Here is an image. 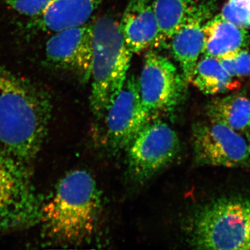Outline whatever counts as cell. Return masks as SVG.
<instances>
[{"instance_id":"11","label":"cell","mask_w":250,"mask_h":250,"mask_svg":"<svg viewBox=\"0 0 250 250\" xmlns=\"http://www.w3.org/2000/svg\"><path fill=\"white\" fill-rule=\"evenodd\" d=\"M208 10L197 5L191 16L171 39L170 47L174 59L178 62L182 75L190 83L194 70L200 60L204 44V24Z\"/></svg>"},{"instance_id":"3","label":"cell","mask_w":250,"mask_h":250,"mask_svg":"<svg viewBox=\"0 0 250 250\" xmlns=\"http://www.w3.org/2000/svg\"><path fill=\"white\" fill-rule=\"evenodd\" d=\"M133 54L125 44L119 22L103 16L93 24L90 107L103 119L121 91Z\"/></svg>"},{"instance_id":"17","label":"cell","mask_w":250,"mask_h":250,"mask_svg":"<svg viewBox=\"0 0 250 250\" xmlns=\"http://www.w3.org/2000/svg\"><path fill=\"white\" fill-rule=\"evenodd\" d=\"M27 197L22 177L14 167L0 160V224L22 208Z\"/></svg>"},{"instance_id":"19","label":"cell","mask_w":250,"mask_h":250,"mask_svg":"<svg viewBox=\"0 0 250 250\" xmlns=\"http://www.w3.org/2000/svg\"><path fill=\"white\" fill-rule=\"evenodd\" d=\"M51 0H5L11 9L22 15L36 20L40 18L47 9Z\"/></svg>"},{"instance_id":"18","label":"cell","mask_w":250,"mask_h":250,"mask_svg":"<svg viewBox=\"0 0 250 250\" xmlns=\"http://www.w3.org/2000/svg\"><path fill=\"white\" fill-rule=\"evenodd\" d=\"M220 16L244 29H250V0H228Z\"/></svg>"},{"instance_id":"15","label":"cell","mask_w":250,"mask_h":250,"mask_svg":"<svg viewBox=\"0 0 250 250\" xmlns=\"http://www.w3.org/2000/svg\"><path fill=\"white\" fill-rule=\"evenodd\" d=\"M159 27L161 46L170 44L172 38L196 9L194 0H152Z\"/></svg>"},{"instance_id":"12","label":"cell","mask_w":250,"mask_h":250,"mask_svg":"<svg viewBox=\"0 0 250 250\" xmlns=\"http://www.w3.org/2000/svg\"><path fill=\"white\" fill-rule=\"evenodd\" d=\"M202 54L218 59H233L246 49L249 42L248 31L230 22L220 14L204 24Z\"/></svg>"},{"instance_id":"21","label":"cell","mask_w":250,"mask_h":250,"mask_svg":"<svg viewBox=\"0 0 250 250\" xmlns=\"http://www.w3.org/2000/svg\"><path fill=\"white\" fill-rule=\"evenodd\" d=\"M245 134H246V139L248 141V144L250 147V123L249 126H248V129L245 131Z\"/></svg>"},{"instance_id":"9","label":"cell","mask_w":250,"mask_h":250,"mask_svg":"<svg viewBox=\"0 0 250 250\" xmlns=\"http://www.w3.org/2000/svg\"><path fill=\"white\" fill-rule=\"evenodd\" d=\"M93 54V24H86L54 33L46 42L47 62L73 72L82 82L90 79Z\"/></svg>"},{"instance_id":"2","label":"cell","mask_w":250,"mask_h":250,"mask_svg":"<svg viewBox=\"0 0 250 250\" xmlns=\"http://www.w3.org/2000/svg\"><path fill=\"white\" fill-rule=\"evenodd\" d=\"M49 111L48 100L29 81L0 65V142L17 154L37 150Z\"/></svg>"},{"instance_id":"20","label":"cell","mask_w":250,"mask_h":250,"mask_svg":"<svg viewBox=\"0 0 250 250\" xmlns=\"http://www.w3.org/2000/svg\"><path fill=\"white\" fill-rule=\"evenodd\" d=\"M237 77L250 75V54L246 49L242 50L233 58Z\"/></svg>"},{"instance_id":"8","label":"cell","mask_w":250,"mask_h":250,"mask_svg":"<svg viewBox=\"0 0 250 250\" xmlns=\"http://www.w3.org/2000/svg\"><path fill=\"white\" fill-rule=\"evenodd\" d=\"M103 119L104 141L113 152L127 149L141 129L152 119L143 106L138 79L134 75L127 77Z\"/></svg>"},{"instance_id":"10","label":"cell","mask_w":250,"mask_h":250,"mask_svg":"<svg viewBox=\"0 0 250 250\" xmlns=\"http://www.w3.org/2000/svg\"><path fill=\"white\" fill-rule=\"evenodd\" d=\"M119 25L125 44L133 54L161 47L152 0H129Z\"/></svg>"},{"instance_id":"14","label":"cell","mask_w":250,"mask_h":250,"mask_svg":"<svg viewBox=\"0 0 250 250\" xmlns=\"http://www.w3.org/2000/svg\"><path fill=\"white\" fill-rule=\"evenodd\" d=\"M206 113L208 119L245 133L250 123V100L241 94L215 98L207 105Z\"/></svg>"},{"instance_id":"7","label":"cell","mask_w":250,"mask_h":250,"mask_svg":"<svg viewBox=\"0 0 250 250\" xmlns=\"http://www.w3.org/2000/svg\"><path fill=\"white\" fill-rule=\"evenodd\" d=\"M192 141L195 160L199 165L235 167L250 162L247 139L219 122L208 118L194 123Z\"/></svg>"},{"instance_id":"5","label":"cell","mask_w":250,"mask_h":250,"mask_svg":"<svg viewBox=\"0 0 250 250\" xmlns=\"http://www.w3.org/2000/svg\"><path fill=\"white\" fill-rule=\"evenodd\" d=\"M179 149L175 130L161 120H151L126 149L130 176L139 182L147 180L171 164Z\"/></svg>"},{"instance_id":"6","label":"cell","mask_w":250,"mask_h":250,"mask_svg":"<svg viewBox=\"0 0 250 250\" xmlns=\"http://www.w3.org/2000/svg\"><path fill=\"white\" fill-rule=\"evenodd\" d=\"M138 83L141 100L152 118L173 111L184 100L188 82L168 59L149 51Z\"/></svg>"},{"instance_id":"13","label":"cell","mask_w":250,"mask_h":250,"mask_svg":"<svg viewBox=\"0 0 250 250\" xmlns=\"http://www.w3.org/2000/svg\"><path fill=\"white\" fill-rule=\"evenodd\" d=\"M100 0H51L40 18L34 20L45 31L57 33L88 23Z\"/></svg>"},{"instance_id":"1","label":"cell","mask_w":250,"mask_h":250,"mask_svg":"<svg viewBox=\"0 0 250 250\" xmlns=\"http://www.w3.org/2000/svg\"><path fill=\"white\" fill-rule=\"evenodd\" d=\"M101 194L91 174L75 170L64 176L42 211L46 233L61 243L80 245L98 228Z\"/></svg>"},{"instance_id":"4","label":"cell","mask_w":250,"mask_h":250,"mask_svg":"<svg viewBox=\"0 0 250 250\" xmlns=\"http://www.w3.org/2000/svg\"><path fill=\"white\" fill-rule=\"evenodd\" d=\"M189 235L195 249L250 250V198L220 197L202 206Z\"/></svg>"},{"instance_id":"16","label":"cell","mask_w":250,"mask_h":250,"mask_svg":"<svg viewBox=\"0 0 250 250\" xmlns=\"http://www.w3.org/2000/svg\"><path fill=\"white\" fill-rule=\"evenodd\" d=\"M190 83L207 95L225 93L240 87L239 82L229 75L218 59L207 56L197 62Z\"/></svg>"}]
</instances>
